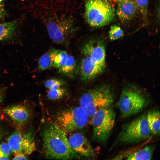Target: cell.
<instances>
[{
    "mask_svg": "<svg viewBox=\"0 0 160 160\" xmlns=\"http://www.w3.org/2000/svg\"><path fill=\"white\" fill-rule=\"evenodd\" d=\"M146 118L148 127L152 133L154 135H159L160 114L159 110L154 108L146 113Z\"/></svg>",
    "mask_w": 160,
    "mask_h": 160,
    "instance_id": "9a60e30c",
    "label": "cell"
},
{
    "mask_svg": "<svg viewBox=\"0 0 160 160\" xmlns=\"http://www.w3.org/2000/svg\"><path fill=\"white\" fill-rule=\"evenodd\" d=\"M7 142L12 153L21 152L28 155L36 149L33 135L31 132L23 133L15 131L9 136Z\"/></svg>",
    "mask_w": 160,
    "mask_h": 160,
    "instance_id": "9c48e42d",
    "label": "cell"
},
{
    "mask_svg": "<svg viewBox=\"0 0 160 160\" xmlns=\"http://www.w3.org/2000/svg\"><path fill=\"white\" fill-rule=\"evenodd\" d=\"M15 20L0 24V42L11 39L15 34L17 26Z\"/></svg>",
    "mask_w": 160,
    "mask_h": 160,
    "instance_id": "2e32d148",
    "label": "cell"
},
{
    "mask_svg": "<svg viewBox=\"0 0 160 160\" xmlns=\"http://www.w3.org/2000/svg\"><path fill=\"white\" fill-rule=\"evenodd\" d=\"M117 1H118V2H119L120 1H121L122 0H116Z\"/></svg>",
    "mask_w": 160,
    "mask_h": 160,
    "instance_id": "f546056e",
    "label": "cell"
},
{
    "mask_svg": "<svg viewBox=\"0 0 160 160\" xmlns=\"http://www.w3.org/2000/svg\"><path fill=\"white\" fill-rule=\"evenodd\" d=\"M149 0H133L136 7L143 17L147 15Z\"/></svg>",
    "mask_w": 160,
    "mask_h": 160,
    "instance_id": "d4e9b609",
    "label": "cell"
},
{
    "mask_svg": "<svg viewBox=\"0 0 160 160\" xmlns=\"http://www.w3.org/2000/svg\"><path fill=\"white\" fill-rule=\"evenodd\" d=\"M124 35V31L120 27L114 25L111 27L109 32V36L111 40L118 39L122 37Z\"/></svg>",
    "mask_w": 160,
    "mask_h": 160,
    "instance_id": "7402d4cb",
    "label": "cell"
},
{
    "mask_svg": "<svg viewBox=\"0 0 160 160\" xmlns=\"http://www.w3.org/2000/svg\"><path fill=\"white\" fill-rule=\"evenodd\" d=\"M72 149L79 156L94 159L97 158L96 152L88 140L82 134L73 133L68 137Z\"/></svg>",
    "mask_w": 160,
    "mask_h": 160,
    "instance_id": "8fae6325",
    "label": "cell"
},
{
    "mask_svg": "<svg viewBox=\"0 0 160 160\" xmlns=\"http://www.w3.org/2000/svg\"><path fill=\"white\" fill-rule=\"evenodd\" d=\"M68 55L65 51L58 49L54 59L53 67L58 70L62 68L65 64Z\"/></svg>",
    "mask_w": 160,
    "mask_h": 160,
    "instance_id": "ffe728a7",
    "label": "cell"
},
{
    "mask_svg": "<svg viewBox=\"0 0 160 160\" xmlns=\"http://www.w3.org/2000/svg\"><path fill=\"white\" fill-rule=\"evenodd\" d=\"M118 2L116 13L120 20L123 22L131 20L137 9L133 0H122Z\"/></svg>",
    "mask_w": 160,
    "mask_h": 160,
    "instance_id": "5bb4252c",
    "label": "cell"
},
{
    "mask_svg": "<svg viewBox=\"0 0 160 160\" xmlns=\"http://www.w3.org/2000/svg\"><path fill=\"white\" fill-rule=\"evenodd\" d=\"M90 117L80 106L61 111L57 116L55 123L65 132H71L84 128Z\"/></svg>",
    "mask_w": 160,
    "mask_h": 160,
    "instance_id": "52a82bcc",
    "label": "cell"
},
{
    "mask_svg": "<svg viewBox=\"0 0 160 160\" xmlns=\"http://www.w3.org/2000/svg\"><path fill=\"white\" fill-rule=\"evenodd\" d=\"M6 89L5 87L0 86V104L3 100Z\"/></svg>",
    "mask_w": 160,
    "mask_h": 160,
    "instance_id": "83f0119b",
    "label": "cell"
},
{
    "mask_svg": "<svg viewBox=\"0 0 160 160\" xmlns=\"http://www.w3.org/2000/svg\"><path fill=\"white\" fill-rule=\"evenodd\" d=\"M115 98L114 94L111 87L103 85L85 92L80 98L79 106L92 117L99 110L111 107Z\"/></svg>",
    "mask_w": 160,
    "mask_h": 160,
    "instance_id": "3957f363",
    "label": "cell"
},
{
    "mask_svg": "<svg viewBox=\"0 0 160 160\" xmlns=\"http://www.w3.org/2000/svg\"><path fill=\"white\" fill-rule=\"evenodd\" d=\"M28 159L26 155L23 152H19L16 153L13 160H27Z\"/></svg>",
    "mask_w": 160,
    "mask_h": 160,
    "instance_id": "4316f807",
    "label": "cell"
},
{
    "mask_svg": "<svg viewBox=\"0 0 160 160\" xmlns=\"http://www.w3.org/2000/svg\"><path fill=\"white\" fill-rule=\"evenodd\" d=\"M116 116L111 107L101 109L93 115L92 138L94 141L103 144L108 141L115 125Z\"/></svg>",
    "mask_w": 160,
    "mask_h": 160,
    "instance_id": "8992f818",
    "label": "cell"
},
{
    "mask_svg": "<svg viewBox=\"0 0 160 160\" xmlns=\"http://www.w3.org/2000/svg\"><path fill=\"white\" fill-rule=\"evenodd\" d=\"M81 52L84 56L90 57L103 71L105 67V50L103 41L98 39L90 40L83 45Z\"/></svg>",
    "mask_w": 160,
    "mask_h": 160,
    "instance_id": "30bf717a",
    "label": "cell"
},
{
    "mask_svg": "<svg viewBox=\"0 0 160 160\" xmlns=\"http://www.w3.org/2000/svg\"><path fill=\"white\" fill-rule=\"evenodd\" d=\"M44 154L49 159L70 160L79 156L71 148L66 132L55 123H49L41 130Z\"/></svg>",
    "mask_w": 160,
    "mask_h": 160,
    "instance_id": "6da1fadb",
    "label": "cell"
},
{
    "mask_svg": "<svg viewBox=\"0 0 160 160\" xmlns=\"http://www.w3.org/2000/svg\"><path fill=\"white\" fill-rule=\"evenodd\" d=\"M115 15L114 7L110 0H87L85 17L93 27L105 26L111 22Z\"/></svg>",
    "mask_w": 160,
    "mask_h": 160,
    "instance_id": "277c9868",
    "label": "cell"
},
{
    "mask_svg": "<svg viewBox=\"0 0 160 160\" xmlns=\"http://www.w3.org/2000/svg\"><path fill=\"white\" fill-rule=\"evenodd\" d=\"M64 84V81L57 79H51L45 82V86L49 89H57L61 87Z\"/></svg>",
    "mask_w": 160,
    "mask_h": 160,
    "instance_id": "cb8c5ba5",
    "label": "cell"
},
{
    "mask_svg": "<svg viewBox=\"0 0 160 160\" xmlns=\"http://www.w3.org/2000/svg\"><path fill=\"white\" fill-rule=\"evenodd\" d=\"M148 98L141 92L130 88L123 89L117 106L122 119H125L142 112L148 106Z\"/></svg>",
    "mask_w": 160,
    "mask_h": 160,
    "instance_id": "5b68a950",
    "label": "cell"
},
{
    "mask_svg": "<svg viewBox=\"0 0 160 160\" xmlns=\"http://www.w3.org/2000/svg\"><path fill=\"white\" fill-rule=\"evenodd\" d=\"M152 135L148 124L145 113L122 126L111 148L139 143L148 139Z\"/></svg>",
    "mask_w": 160,
    "mask_h": 160,
    "instance_id": "7a4b0ae2",
    "label": "cell"
},
{
    "mask_svg": "<svg viewBox=\"0 0 160 160\" xmlns=\"http://www.w3.org/2000/svg\"><path fill=\"white\" fill-rule=\"evenodd\" d=\"M67 89L64 87L49 89L47 94L48 98L51 100H55L60 99L67 93Z\"/></svg>",
    "mask_w": 160,
    "mask_h": 160,
    "instance_id": "44dd1931",
    "label": "cell"
},
{
    "mask_svg": "<svg viewBox=\"0 0 160 160\" xmlns=\"http://www.w3.org/2000/svg\"><path fill=\"white\" fill-rule=\"evenodd\" d=\"M57 50L51 49L40 57L38 61L39 70H45L53 67L54 59Z\"/></svg>",
    "mask_w": 160,
    "mask_h": 160,
    "instance_id": "ac0fdd59",
    "label": "cell"
},
{
    "mask_svg": "<svg viewBox=\"0 0 160 160\" xmlns=\"http://www.w3.org/2000/svg\"><path fill=\"white\" fill-rule=\"evenodd\" d=\"M79 69L81 78L85 81L93 79L103 72L88 56L82 58Z\"/></svg>",
    "mask_w": 160,
    "mask_h": 160,
    "instance_id": "7c38bea8",
    "label": "cell"
},
{
    "mask_svg": "<svg viewBox=\"0 0 160 160\" xmlns=\"http://www.w3.org/2000/svg\"><path fill=\"white\" fill-rule=\"evenodd\" d=\"M5 113L15 123L19 125L25 124L29 120L31 115L30 109L22 104L9 106L4 109Z\"/></svg>",
    "mask_w": 160,
    "mask_h": 160,
    "instance_id": "4fadbf2b",
    "label": "cell"
},
{
    "mask_svg": "<svg viewBox=\"0 0 160 160\" xmlns=\"http://www.w3.org/2000/svg\"><path fill=\"white\" fill-rule=\"evenodd\" d=\"M47 28L50 39L58 44L65 43L74 30L72 22L69 19L65 18H58L49 21Z\"/></svg>",
    "mask_w": 160,
    "mask_h": 160,
    "instance_id": "ba28073f",
    "label": "cell"
},
{
    "mask_svg": "<svg viewBox=\"0 0 160 160\" xmlns=\"http://www.w3.org/2000/svg\"><path fill=\"white\" fill-rule=\"evenodd\" d=\"M76 69V63L75 59L73 56L69 55L65 64L58 71L63 75L71 77L75 75Z\"/></svg>",
    "mask_w": 160,
    "mask_h": 160,
    "instance_id": "d6986e66",
    "label": "cell"
},
{
    "mask_svg": "<svg viewBox=\"0 0 160 160\" xmlns=\"http://www.w3.org/2000/svg\"><path fill=\"white\" fill-rule=\"evenodd\" d=\"M6 134L3 127L0 124V141L4 137Z\"/></svg>",
    "mask_w": 160,
    "mask_h": 160,
    "instance_id": "f1b7e54d",
    "label": "cell"
},
{
    "mask_svg": "<svg viewBox=\"0 0 160 160\" xmlns=\"http://www.w3.org/2000/svg\"><path fill=\"white\" fill-rule=\"evenodd\" d=\"M12 152L8 143L4 142L0 144V160H8Z\"/></svg>",
    "mask_w": 160,
    "mask_h": 160,
    "instance_id": "603a6c76",
    "label": "cell"
},
{
    "mask_svg": "<svg viewBox=\"0 0 160 160\" xmlns=\"http://www.w3.org/2000/svg\"><path fill=\"white\" fill-rule=\"evenodd\" d=\"M4 0H0V19H3L6 15L3 2Z\"/></svg>",
    "mask_w": 160,
    "mask_h": 160,
    "instance_id": "484cf974",
    "label": "cell"
},
{
    "mask_svg": "<svg viewBox=\"0 0 160 160\" xmlns=\"http://www.w3.org/2000/svg\"><path fill=\"white\" fill-rule=\"evenodd\" d=\"M155 148V146L153 145H147L142 149L129 154L126 159L151 160L152 158Z\"/></svg>",
    "mask_w": 160,
    "mask_h": 160,
    "instance_id": "e0dca14e",
    "label": "cell"
}]
</instances>
